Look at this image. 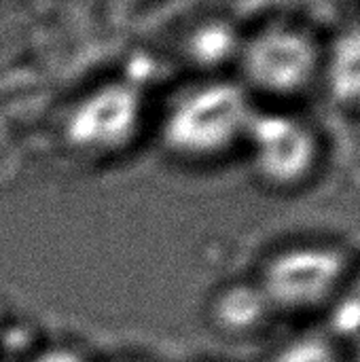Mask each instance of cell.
Wrapping results in <instances>:
<instances>
[{
  "label": "cell",
  "instance_id": "obj_1",
  "mask_svg": "<svg viewBox=\"0 0 360 362\" xmlns=\"http://www.w3.org/2000/svg\"><path fill=\"white\" fill-rule=\"evenodd\" d=\"M246 89L214 78L180 89L161 117V144L180 161H214L233 151L252 119Z\"/></svg>",
  "mask_w": 360,
  "mask_h": 362
},
{
  "label": "cell",
  "instance_id": "obj_2",
  "mask_svg": "<svg viewBox=\"0 0 360 362\" xmlns=\"http://www.w3.org/2000/svg\"><path fill=\"white\" fill-rule=\"evenodd\" d=\"M350 280L348 252L331 242H299L278 250L257 282L274 312L308 314L331 305Z\"/></svg>",
  "mask_w": 360,
  "mask_h": 362
},
{
  "label": "cell",
  "instance_id": "obj_3",
  "mask_svg": "<svg viewBox=\"0 0 360 362\" xmlns=\"http://www.w3.org/2000/svg\"><path fill=\"white\" fill-rule=\"evenodd\" d=\"M144 117L140 89L112 81L81 95L64 119L66 142L85 155H117L134 144Z\"/></svg>",
  "mask_w": 360,
  "mask_h": 362
},
{
  "label": "cell",
  "instance_id": "obj_4",
  "mask_svg": "<svg viewBox=\"0 0 360 362\" xmlns=\"http://www.w3.org/2000/svg\"><path fill=\"white\" fill-rule=\"evenodd\" d=\"M238 57L244 83L272 95H291L306 89L318 68L314 38L286 23L255 32L240 45Z\"/></svg>",
  "mask_w": 360,
  "mask_h": 362
},
{
  "label": "cell",
  "instance_id": "obj_5",
  "mask_svg": "<svg viewBox=\"0 0 360 362\" xmlns=\"http://www.w3.org/2000/svg\"><path fill=\"white\" fill-rule=\"evenodd\" d=\"M257 176L276 189L301 185L314 170L318 144L310 127L286 115H252L244 138Z\"/></svg>",
  "mask_w": 360,
  "mask_h": 362
},
{
  "label": "cell",
  "instance_id": "obj_6",
  "mask_svg": "<svg viewBox=\"0 0 360 362\" xmlns=\"http://www.w3.org/2000/svg\"><path fill=\"white\" fill-rule=\"evenodd\" d=\"M274 314L259 284L227 286L212 303L214 325L231 335H244L261 329Z\"/></svg>",
  "mask_w": 360,
  "mask_h": 362
},
{
  "label": "cell",
  "instance_id": "obj_7",
  "mask_svg": "<svg viewBox=\"0 0 360 362\" xmlns=\"http://www.w3.org/2000/svg\"><path fill=\"white\" fill-rule=\"evenodd\" d=\"M325 81L339 106H360V25L344 30L329 53Z\"/></svg>",
  "mask_w": 360,
  "mask_h": 362
},
{
  "label": "cell",
  "instance_id": "obj_8",
  "mask_svg": "<svg viewBox=\"0 0 360 362\" xmlns=\"http://www.w3.org/2000/svg\"><path fill=\"white\" fill-rule=\"evenodd\" d=\"M331 333L339 339L359 341L360 346V274L331 303Z\"/></svg>",
  "mask_w": 360,
  "mask_h": 362
},
{
  "label": "cell",
  "instance_id": "obj_9",
  "mask_svg": "<svg viewBox=\"0 0 360 362\" xmlns=\"http://www.w3.org/2000/svg\"><path fill=\"white\" fill-rule=\"evenodd\" d=\"M272 362H342V358L339 350L329 339L303 335L280 346Z\"/></svg>",
  "mask_w": 360,
  "mask_h": 362
},
{
  "label": "cell",
  "instance_id": "obj_10",
  "mask_svg": "<svg viewBox=\"0 0 360 362\" xmlns=\"http://www.w3.org/2000/svg\"><path fill=\"white\" fill-rule=\"evenodd\" d=\"M238 38L233 36V32L221 23H214L210 28H206L204 36L197 40V47L204 49V59L210 64H216L221 59H225L231 51H238L240 45L236 42Z\"/></svg>",
  "mask_w": 360,
  "mask_h": 362
},
{
  "label": "cell",
  "instance_id": "obj_11",
  "mask_svg": "<svg viewBox=\"0 0 360 362\" xmlns=\"http://www.w3.org/2000/svg\"><path fill=\"white\" fill-rule=\"evenodd\" d=\"M32 362H87L76 350L66 346H53L42 350Z\"/></svg>",
  "mask_w": 360,
  "mask_h": 362
}]
</instances>
